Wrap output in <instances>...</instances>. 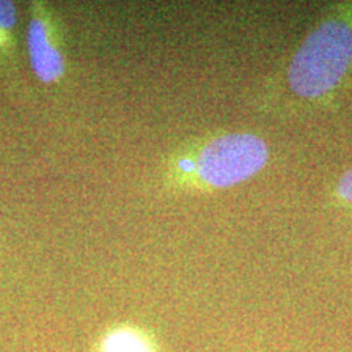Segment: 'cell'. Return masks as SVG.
I'll return each instance as SVG.
<instances>
[{"mask_svg":"<svg viewBox=\"0 0 352 352\" xmlns=\"http://www.w3.org/2000/svg\"><path fill=\"white\" fill-rule=\"evenodd\" d=\"M352 60V28L344 21L321 23L298 47L289 67L290 88L318 98L338 85Z\"/></svg>","mask_w":352,"mask_h":352,"instance_id":"cell-1","label":"cell"},{"mask_svg":"<svg viewBox=\"0 0 352 352\" xmlns=\"http://www.w3.org/2000/svg\"><path fill=\"white\" fill-rule=\"evenodd\" d=\"M267 147L253 134H228L202 148L195 171L206 184L228 188L245 182L266 165Z\"/></svg>","mask_w":352,"mask_h":352,"instance_id":"cell-2","label":"cell"},{"mask_svg":"<svg viewBox=\"0 0 352 352\" xmlns=\"http://www.w3.org/2000/svg\"><path fill=\"white\" fill-rule=\"evenodd\" d=\"M63 43L59 21L50 3L32 2L26 26V52L33 74L44 85L59 83L67 72Z\"/></svg>","mask_w":352,"mask_h":352,"instance_id":"cell-3","label":"cell"},{"mask_svg":"<svg viewBox=\"0 0 352 352\" xmlns=\"http://www.w3.org/2000/svg\"><path fill=\"white\" fill-rule=\"evenodd\" d=\"M16 6L8 0H0V70H16Z\"/></svg>","mask_w":352,"mask_h":352,"instance_id":"cell-4","label":"cell"},{"mask_svg":"<svg viewBox=\"0 0 352 352\" xmlns=\"http://www.w3.org/2000/svg\"><path fill=\"white\" fill-rule=\"evenodd\" d=\"M103 352H153L142 334L134 329H118L103 341Z\"/></svg>","mask_w":352,"mask_h":352,"instance_id":"cell-5","label":"cell"},{"mask_svg":"<svg viewBox=\"0 0 352 352\" xmlns=\"http://www.w3.org/2000/svg\"><path fill=\"white\" fill-rule=\"evenodd\" d=\"M338 192L342 199L352 202V170L344 173V176L340 179V184H338Z\"/></svg>","mask_w":352,"mask_h":352,"instance_id":"cell-6","label":"cell"}]
</instances>
